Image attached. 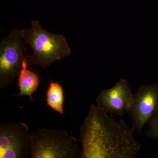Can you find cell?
Wrapping results in <instances>:
<instances>
[{
	"label": "cell",
	"mask_w": 158,
	"mask_h": 158,
	"mask_svg": "<svg viewBox=\"0 0 158 158\" xmlns=\"http://www.w3.org/2000/svg\"><path fill=\"white\" fill-rule=\"evenodd\" d=\"M24 43L33 49V53L27 54L28 67L40 65L46 68L52 63L69 56L71 49L66 38L61 34H52L43 28L39 21L33 20L30 29H24Z\"/></svg>",
	"instance_id": "7a4b0ae2"
},
{
	"label": "cell",
	"mask_w": 158,
	"mask_h": 158,
	"mask_svg": "<svg viewBox=\"0 0 158 158\" xmlns=\"http://www.w3.org/2000/svg\"><path fill=\"white\" fill-rule=\"evenodd\" d=\"M24 30L14 29L0 43V89L11 86L19 74L27 54L23 52Z\"/></svg>",
	"instance_id": "277c9868"
},
{
	"label": "cell",
	"mask_w": 158,
	"mask_h": 158,
	"mask_svg": "<svg viewBox=\"0 0 158 158\" xmlns=\"http://www.w3.org/2000/svg\"><path fill=\"white\" fill-rule=\"evenodd\" d=\"M146 136L150 139H158V116L149 123Z\"/></svg>",
	"instance_id": "30bf717a"
},
{
	"label": "cell",
	"mask_w": 158,
	"mask_h": 158,
	"mask_svg": "<svg viewBox=\"0 0 158 158\" xmlns=\"http://www.w3.org/2000/svg\"><path fill=\"white\" fill-rule=\"evenodd\" d=\"M64 101L62 85L59 82L51 81L46 92L47 105L60 115H63Z\"/></svg>",
	"instance_id": "9c48e42d"
},
{
	"label": "cell",
	"mask_w": 158,
	"mask_h": 158,
	"mask_svg": "<svg viewBox=\"0 0 158 158\" xmlns=\"http://www.w3.org/2000/svg\"><path fill=\"white\" fill-rule=\"evenodd\" d=\"M28 67L27 59L24 60L23 67L19 74L18 84L19 92L15 96L27 95L33 100L32 94L37 90L39 85V77L34 72L27 69Z\"/></svg>",
	"instance_id": "ba28073f"
},
{
	"label": "cell",
	"mask_w": 158,
	"mask_h": 158,
	"mask_svg": "<svg viewBox=\"0 0 158 158\" xmlns=\"http://www.w3.org/2000/svg\"><path fill=\"white\" fill-rule=\"evenodd\" d=\"M134 99L128 83L121 79L112 88L102 90L96 99L97 106L109 114L122 117L131 106Z\"/></svg>",
	"instance_id": "52a82bcc"
},
{
	"label": "cell",
	"mask_w": 158,
	"mask_h": 158,
	"mask_svg": "<svg viewBox=\"0 0 158 158\" xmlns=\"http://www.w3.org/2000/svg\"><path fill=\"white\" fill-rule=\"evenodd\" d=\"M31 136V158H81L77 138L66 131L40 129Z\"/></svg>",
	"instance_id": "3957f363"
},
{
	"label": "cell",
	"mask_w": 158,
	"mask_h": 158,
	"mask_svg": "<svg viewBox=\"0 0 158 158\" xmlns=\"http://www.w3.org/2000/svg\"><path fill=\"white\" fill-rule=\"evenodd\" d=\"M31 149V134L27 125L23 122L0 125V158L30 157Z\"/></svg>",
	"instance_id": "5b68a950"
},
{
	"label": "cell",
	"mask_w": 158,
	"mask_h": 158,
	"mask_svg": "<svg viewBox=\"0 0 158 158\" xmlns=\"http://www.w3.org/2000/svg\"><path fill=\"white\" fill-rule=\"evenodd\" d=\"M134 131L141 133L158 116V84L141 85L127 113Z\"/></svg>",
	"instance_id": "8992f818"
},
{
	"label": "cell",
	"mask_w": 158,
	"mask_h": 158,
	"mask_svg": "<svg viewBox=\"0 0 158 158\" xmlns=\"http://www.w3.org/2000/svg\"><path fill=\"white\" fill-rule=\"evenodd\" d=\"M113 115L91 105L80 128L82 158H136L141 144L122 117Z\"/></svg>",
	"instance_id": "6da1fadb"
}]
</instances>
